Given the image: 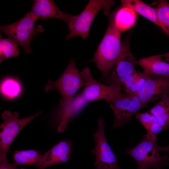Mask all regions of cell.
Masks as SVG:
<instances>
[{
  "label": "cell",
  "instance_id": "16",
  "mask_svg": "<svg viewBox=\"0 0 169 169\" xmlns=\"http://www.w3.org/2000/svg\"><path fill=\"white\" fill-rule=\"evenodd\" d=\"M121 2L123 7L131 8L159 26L156 8L140 0H122Z\"/></svg>",
  "mask_w": 169,
  "mask_h": 169
},
{
  "label": "cell",
  "instance_id": "17",
  "mask_svg": "<svg viewBox=\"0 0 169 169\" xmlns=\"http://www.w3.org/2000/svg\"><path fill=\"white\" fill-rule=\"evenodd\" d=\"M149 76L137 71L126 77L122 83L125 94L137 95L142 89Z\"/></svg>",
  "mask_w": 169,
  "mask_h": 169
},
{
  "label": "cell",
  "instance_id": "14",
  "mask_svg": "<svg viewBox=\"0 0 169 169\" xmlns=\"http://www.w3.org/2000/svg\"><path fill=\"white\" fill-rule=\"evenodd\" d=\"M138 64L146 75L169 77V63L162 60L160 54L141 59L138 60Z\"/></svg>",
  "mask_w": 169,
  "mask_h": 169
},
{
  "label": "cell",
  "instance_id": "24",
  "mask_svg": "<svg viewBox=\"0 0 169 169\" xmlns=\"http://www.w3.org/2000/svg\"><path fill=\"white\" fill-rule=\"evenodd\" d=\"M0 169H25L24 168H18L17 166L9 162L8 160L0 159Z\"/></svg>",
  "mask_w": 169,
  "mask_h": 169
},
{
  "label": "cell",
  "instance_id": "25",
  "mask_svg": "<svg viewBox=\"0 0 169 169\" xmlns=\"http://www.w3.org/2000/svg\"><path fill=\"white\" fill-rule=\"evenodd\" d=\"M158 148L160 151H165L169 153V145L162 147L159 146Z\"/></svg>",
  "mask_w": 169,
  "mask_h": 169
},
{
  "label": "cell",
  "instance_id": "13",
  "mask_svg": "<svg viewBox=\"0 0 169 169\" xmlns=\"http://www.w3.org/2000/svg\"><path fill=\"white\" fill-rule=\"evenodd\" d=\"M72 146V141L70 140L58 143L44 155L39 169L67 162L70 158Z\"/></svg>",
  "mask_w": 169,
  "mask_h": 169
},
{
  "label": "cell",
  "instance_id": "5",
  "mask_svg": "<svg viewBox=\"0 0 169 169\" xmlns=\"http://www.w3.org/2000/svg\"><path fill=\"white\" fill-rule=\"evenodd\" d=\"M114 4L113 0H90L81 13L71 18L68 24L69 33L65 39L77 36L85 39L89 35L90 27L98 12L103 9L105 14L109 16L111 13L110 8Z\"/></svg>",
  "mask_w": 169,
  "mask_h": 169
},
{
  "label": "cell",
  "instance_id": "8",
  "mask_svg": "<svg viewBox=\"0 0 169 169\" xmlns=\"http://www.w3.org/2000/svg\"><path fill=\"white\" fill-rule=\"evenodd\" d=\"M98 128L93 136L95 143L92 153L95 156V169H120L116 156L106 140L104 133L105 124L102 118L98 120Z\"/></svg>",
  "mask_w": 169,
  "mask_h": 169
},
{
  "label": "cell",
  "instance_id": "9",
  "mask_svg": "<svg viewBox=\"0 0 169 169\" xmlns=\"http://www.w3.org/2000/svg\"><path fill=\"white\" fill-rule=\"evenodd\" d=\"M114 115L113 129L120 127L130 121L143 108L137 95H125L108 102Z\"/></svg>",
  "mask_w": 169,
  "mask_h": 169
},
{
  "label": "cell",
  "instance_id": "12",
  "mask_svg": "<svg viewBox=\"0 0 169 169\" xmlns=\"http://www.w3.org/2000/svg\"><path fill=\"white\" fill-rule=\"evenodd\" d=\"M38 19L56 18L69 23L73 15L61 11L52 0H35L30 12Z\"/></svg>",
  "mask_w": 169,
  "mask_h": 169
},
{
  "label": "cell",
  "instance_id": "6",
  "mask_svg": "<svg viewBox=\"0 0 169 169\" xmlns=\"http://www.w3.org/2000/svg\"><path fill=\"white\" fill-rule=\"evenodd\" d=\"M37 20L30 12H28L16 22L1 26L0 29L18 45L22 47L24 52L28 54L32 51L30 45L32 39L38 33L44 31L41 25L35 27Z\"/></svg>",
  "mask_w": 169,
  "mask_h": 169
},
{
  "label": "cell",
  "instance_id": "2",
  "mask_svg": "<svg viewBox=\"0 0 169 169\" xmlns=\"http://www.w3.org/2000/svg\"><path fill=\"white\" fill-rule=\"evenodd\" d=\"M107 29L99 44L93 58L94 62L101 73V80L105 79L109 75L121 52L122 42L120 32L117 29L114 20V14L109 15Z\"/></svg>",
  "mask_w": 169,
  "mask_h": 169
},
{
  "label": "cell",
  "instance_id": "19",
  "mask_svg": "<svg viewBox=\"0 0 169 169\" xmlns=\"http://www.w3.org/2000/svg\"><path fill=\"white\" fill-rule=\"evenodd\" d=\"M44 156V155L33 150L16 151L13 154L14 164L16 166L33 165L38 168L41 165Z\"/></svg>",
  "mask_w": 169,
  "mask_h": 169
},
{
  "label": "cell",
  "instance_id": "4",
  "mask_svg": "<svg viewBox=\"0 0 169 169\" xmlns=\"http://www.w3.org/2000/svg\"><path fill=\"white\" fill-rule=\"evenodd\" d=\"M156 138L146 134L143 136V139L139 143L125 150L126 153L136 161L137 169H161L168 164V156L160 154Z\"/></svg>",
  "mask_w": 169,
  "mask_h": 169
},
{
  "label": "cell",
  "instance_id": "1",
  "mask_svg": "<svg viewBox=\"0 0 169 169\" xmlns=\"http://www.w3.org/2000/svg\"><path fill=\"white\" fill-rule=\"evenodd\" d=\"M79 74L85 83L82 92L75 96L69 106L61 111L60 122L57 130L61 132L65 130L69 120L77 114L88 103L104 100L108 102L115 98L123 96L121 84L107 85L96 80L92 76L90 68L86 67Z\"/></svg>",
  "mask_w": 169,
  "mask_h": 169
},
{
  "label": "cell",
  "instance_id": "3",
  "mask_svg": "<svg viewBox=\"0 0 169 169\" xmlns=\"http://www.w3.org/2000/svg\"><path fill=\"white\" fill-rule=\"evenodd\" d=\"M84 84V82L77 69L75 61L72 58L59 79L54 81L48 80L44 90L46 92L53 89L59 91L62 97L60 105L62 107V111L69 106L75 94Z\"/></svg>",
  "mask_w": 169,
  "mask_h": 169
},
{
  "label": "cell",
  "instance_id": "26",
  "mask_svg": "<svg viewBox=\"0 0 169 169\" xmlns=\"http://www.w3.org/2000/svg\"><path fill=\"white\" fill-rule=\"evenodd\" d=\"M161 56L162 57H169V52H167L166 53L160 54Z\"/></svg>",
  "mask_w": 169,
  "mask_h": 169
},
{
  "label": "cell",
  "instance_id": "11",
  "mask_svg": "<svg viewBox=\"0 0 169 169\" xmlns=\"http://www.w3.org/2000/svg\"><path fill=\"white\" fill-rule=\"evenodd\" d=\"M169 94V77L149 76L137 95L143 108L149 103Z\"/></svg>",
  "mask_w": 169,
  "mask_h": 169
},
{
  "label": "cell",
  "instance_id": "15",
  "mask_svg": "<svg viewBox=\"0 0 169 169\" xmlns=\"http://www.w3.org/2000/svg\"><path fill=\"white\" fill-rule=\"evenodd\" d=\"M149 110L163 130L169 128V94L159 99Z\"/></svg>",
  "mask_w": 169,
  "mask_h": 169
},
{
  "label": "cell",
  "instance_id": "21",
  "mask_svg": "<svg viewBox=\"0 0 169 169\" xmlns=\"http://www.w3.org/2000/svg\"><path fill=\"white\" fill-rule=\"evenodd\" d=\"M156 8L159 26L169 36V3L165 0H159Z\"/></svg>",
  "mask_w": 169,
  "mask_h": 169
},
{
  "label": "cell",
  "instance_id": "22",
  "mask_svg": "<svg viewBox=\"0 0 169 169\" xmlns=\"http://www.w3.org/2000/svg\"><path fill=\"white\" fill-rule=\"evenodd\" d=\"M17 45L11 39L2 38L0 39V62L8 58L15 57L18 56L20 52Z\"/></svg>",
  "mask_w": 169,
  "mask_h": 169
},
{
  "label": "cell",
  "instance_id": "18",
  "mask_svg": "<svg viewBox=\"0 0 169 169\" xmlns=\"http://www.w3.org/2000/svg\"><path fill=\"white\" fill-rule=\"evenodd\" d=\"M137 18L136 12L131 8L123 7L114 15L115 24L117 29L123 31L130 28L135 24Z\"/></svg>",
  "mask_w": 169,
  "mask_h": 169
},
{
  "label": "cell",
  "instance_id": "23",
  "mask_svg": "<svg viewBox=\"0 0 169 169\" xmlns=\"http://www.w3.org/2000/svg\"><path fill=\"white\" fill-rule=\"evenodd\" d=\"M2 93L6 96L12 98L16 97L20 91V87L16 80L8 79L4 80L1 86Z\"/></svg>",
  "mask_w": 169,
  "mask_h": 169
},
{
  "label": "cell",
  "instance_id": "7",
  "mask_svg": "<svg viewBox=\"0 0 169 169\" xmlns=\"http://www.w3.org/2000/svg\"><path fill=\"white\" fill-rule=\"evenodd\" d=\"M42 111L24 118H19V114L5 110L2 115L3 120L0 124V159L7 160V153L15 138L21 130Z\"/></svg>",
  "mask_w": 169,
  "mask_h": 169
},
{
  "label": "cell",
  "instance_id": "20",
  "mask_svg": "<svg viewBox=\"0 0 169 169\" xmlns=\"http://www.w3.org/2000/svg\"><path fill=\"white\" fill-rule=\"evenodd\" d=\"M136 117L144 126L147 134L156 136L163 129L149 110L144 113H138Z\"/></svg>",
  "mask_w": 169,
  "mask_h": 169
},
{
  "label": "cell",
  "instance_id": "10",
  "mask_svg": "<svg viewBox=\"0 0 169 169\" xmlns=\"http://www.w3.org/2000/svg\"><path fill=\"white\" fill-rule=\"evenodd\" d=\"M130 34L122 42V50L120 55L111 74L105 79L104 84L122 85V82L126 77L136 71L135 66L138 64V61L130 49Z\"/></svg>",
  "mask_w": 169,
  "mask_h": 169
}]
</instances>
